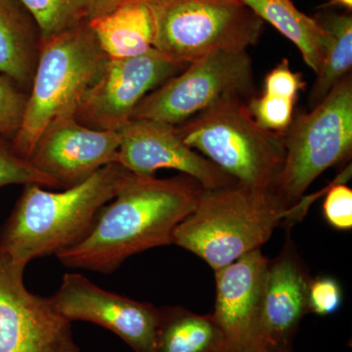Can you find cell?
Masks as SVG:
<instances>
[{
  "label": "cell",
  "mask_w": 352,
  "mask_h": 352,
  "mask_svg": "<svg viewBox=\"0 0 352 352\" xmlns=\"http://www.w3.org/2000/svg\"><path fill=\"white\" fill-rule=\"evenodd\" d=\"M203 187L186 175L133 177L99 210L76 244L56 254L72 270L112 274L127 258L173 244L176 226L193 212Z\"/></svg>",
  "instance_id": "obj_1"
},
{
  "label": "cell",
  "mask_w": 352,
  "mask_h": 352,
  "mask_svg": "<svg viewBox=\"0 0 352 352\" xmlns=\"http://www.w3.org/2000/svg\"><path fill=\"white\" fill-rule=\"evenodd\" d=\"M134 173L113 163L62 192L25 185L0 229V252L27 267L34 259L59 254L82 239L96 215Z\"/></svg>",
  "instance_id": "obj_2"
},
{
  "label": "cell",
  "mask_w": 352,
  "mask_h": 352,
  "mask_svg": "<svg viewBox=\"0 0 352 352\" xmlns=\"http://www.w3.org/2000/svg\"><path fill=\"white\" fill-rule=\"evenodd\" d=\"M296 214V205L289 207L273 189H204L193 212L173 231V244L215 271L261 249L278 226L295 223Z\"/></svg>",
  "instance_id": "obj_3"
},
{
  "label": "cell",
  "mask_w": 352,
  "mask_h": 352,
  "mask_svg": "<svg viewBox=\"0 0 352 352\" xmlns=\"http://www.w3.org/2000/svg\"><path fill=\"white\" fill-rule=\"evenodd\" d=\"M109 60L88 22L41 41L24 120L11 141L14 151L29 161L43 129L56 118L75 116Z\"/></svg>",
  "instance_id": "obj_4"
},
{
  "label": "cell",
  "mask_w": 352,
  "mask_h": 352,
  "mask_svg": "<svg viewBox=\"0 0 352 352\" xmlns=\"http://www.w3.org/2000/svg\"><path fill=\"white\" fill-rule=\"evenodd\" d=\"M247 101L227 99L179 126L185 144L198 150L243 186L273 189L283 168L284 133L258 126Z\"/></svg>",
  "instance_id": "obj_5"
},
{
  "label": "cell",
  "mask_w": 352,
  "mask_h": 352,
  "mask_svg": "<svg viewBox=\"0 0 352 352\" xmlns=\"http://www.w3.org/2000/svg\"><path fill=\"white\" fill-rule=\"evenodd\" d=\"M155 50L189 65L215 52L247 51L264 22L241 0H147Z\"/></svg>",
  "instance_id": "obj_6"
},
{
  "label": "cell",
  "mask_w": 352,
  "mask_h": 352,
  "mask_svg": "<svg viewBox=\"0 0 352 352\" xmlns=\"http://www.w3.org/2000/svg\"><path fill=\"white\" fill-rule=\"evenodd\" d=\"M285 161L273 190L294 207L308 187L352 152V80L347 75L327 96L294 118L284 132Z\"/></svg>",
  "instance_id": "obj_7"
},
{
  "label": "cell",
  "mask_w": 352,
  "mask_h": 352,
  "mask_svg": "<svg viewBox=\"0 0 352 352\" xmlns=\"http://www.w3.org/2000/svg\"><path fill=\"white\" fill-rule=\"evenodd\" d=\"M254 88L252 62L247 51L212 53L189 64L146 95L131 120L179 126L227 99L249 101Z\"/></svg>",
  "instance_id": "obj_8"
},
{
  "label": "cell",
  "mask_w": 352,
  "mask_h": 352,
  "mask_svg": "<svg viewBox=\"0 0 352 352\" xmlns=\"http://www.w3.org/2000/svg\"><path fill=\"white\" fill-rule=\"evenodd\" d=\"M25 270L0 252V352H80L72 322L25 288Z\"/></svg>",
  "instance_id": "obj_9"
},
{
  "label": "cell",
  "mask_w": 352,
  "mask_h": 352,
  "mask_svg": "<svg viewBox=\"0 0 352 352\" xmlns=\"http://www.w3.org/2000/svg\"><path fill=\"white\" fill-rule=\"evenodd\" d=\"M186 67L188 65L176 63L155 48L140 56L110 59L75 118L90 129L119 131L131 120L146 95Z\"/></svg>",
  "instance_id": "obj_10"
},
{
  "label": "cell",
  "mask_w": 352,
  "mask_h": 352,
  "mask_svg": "<svg viewBox=\"0 0 352 352\" xmlns=\"http://www.w3.org/2000/svg\"><path fill=\"white\" fill-rule=\"evenodd\" d=\"M53 307L69 322L83 321L107 329L134 352H154L159 307L100 288L78 273H67Z\"/></svg>",
  "instance_id": "obj_11"
},
{
  "label": "cell",
  "mask_w": 352,
  "mask_h": 352,
  "mask_svg": "<svg viewBox=\"0 0 352 352\" xmlns=\"http://www.w3.org/2000/svg\"><path fill=\"white\" fill-rule=\"evenodd\" d=\"M268 263L258 249L214 271L217 296L212 314L226 337V352H264Z\"/></svg>",
  "instance_id": "obj_12"
},
{
  "label": "cell",
  "mask_w": 352,
  "mask_h": 352,
  "mask_svg": "<svg viewBox=\"0 0 352 352\" xmlns=\"http://www.w3.org/2000/svg\"><path fill=\"white\" fill-rule=\"evenodd\" d=\"M119 133L118 163L135 175L154 176L162 168H173L194 178L206 190L239 184L185 144L175 126L153 120H131Z\"/></svg>",
  "instance_id": "obj_13"
},
{
  "label": "cell",
  "mask_w": 352,
  "mask_h": 352,
  "mask_svg": "<svg viewBox=\"0 0 352 352\" xmlns=\"http://www.w3.org/2000/svg\"><path fill=\"white\" fill-rule=\"evenodd\" d=\"M120 143L119 131H97L83 126L75 116H65L43 129L29 162L59 188H71L118 163Z\"/></svg>",
  "instance_id": "obj_14"
},
{
  "label": "cell",
  "mask_w": 352,
  "mask_h": 352,
  "mask_svg": "<svg viewBox=\"0 0 352 352\" xmlns=\"http://www.w3.org/2000/svg\"><path fill=\"white\" fill-rule=\"evenodd\" d=\"M312 278L288 236L279 256L268 263L263 315V351L291 346L305 315Z\"/></svg>",
  "instance_id": "obj_15"
},
{
  "label": "cell",
  "mask_w": 352,
  "mask_h": 352,
  "mask_svg": "<svg viewBox=\"0 0 352 352\" xmlns=\"http://www.w3.org/2000/svg\"><path fill=\"white\" fill-rule=\"evenodd\" d=\"M41 47L36 21L19 0H0V75L31 91Z\"/></svg>",
  "instance_id": "obj_16"
},
{
  "label": "cell",
  "mask_w": 352,
  "mask_h": 352,
  "mask_svg": "<svg viewBox=\"0 0 352 352\" xmlns=\"http://www.w3.org/2000/svg\"><path fill=\"white\" fill-rule=\"evenodd\" d=\"M88 24L109 59L140 56L154 48V23L147 0L127 2Z\"/></svg>",
  "instance_id": "obj_17"
},
{
  "label": "cell",
  "mask_w": 352,
  "mask_h": 352,
  "mask_svg": "<svg viewBox=\"0 0 352 352\" xmlns=\"http://www.w3.org/2000/svg\"><path fill=\"white\" fill-rule=\"evenodd\" d=\"M154 352H226V340L212 314L162 307Z\"/></svg>",
  "instance_id": "obj_18"
},
{
  "label": "cell",
  "mask_w": 352,
  "mask_h": 352,
  "mask_svg": "<svg viewBox=\"0 0 352 352\" xmlns=\"http://www.w3.org/2000/svg\"><path fill=\"white\" fill-rule=\"evenodd\" d=\"M263 22L270 23L289 39L315 74L320 71L325 51V32L318 21L296 8L292 0H241Z\"/></svg>",
  "instance_id": "obj_19"
},
{
  "label": "cell",
  "mask_w": 352,
  "mask_h": 352,
  "mask_svg": "<svg viewBox=\"0 0 352 352\" xmlns=\"http://www.w3.org/2000/svg\"><path fill=\"white\" fill-rule=\"evenodd\" d=\"M325 32V51L320 71L316 74L308 103L311 108L349 75L352 67V17L351 14L320 13L315 16Z\"/></svg>",
  "instance_id": "obj_20"
},
{
  "label": "cell",
  "mask_w": 352,
  "mask_h": 352,
  "mask_svg": "<svg viewBox=\"0 0 352 352\" xmlns=\"http://www.w3.org/2000/svg\"><path fill=\"white\" fill-rule=\"evenodd\" d=\"M36 21L41 41L69 31L91 18L90 0H19Z\"/></svg>",
  "instance_id": "obj_21"
},
{
  "label": "cell",
  "mask_w": 352,
  "mask_h": 352,
  "mask_svg": "<svg viewBox=\"0 0 352 352\" xmlns=\"http://www.w3.org/2000/svg\"><path fill=\"white\" fill-rule=\"evenodd\" d=\"M14 184H38L48 188H59L54 180L14 151L9 139L0 135V188Z\"/></svg>",
  "instance_id": "obj_22"
},
{
  "label": "cell",
  "mask_w": 352,
  "mask_h": 352,
  "mask_svg": "<svg viewBox=\"0 0 352 352\" xmlns=\"http://www.w3.org/2000/svg\"><path fill=\"white\" fill-rule=\"evenodd\" d=\"M296 102L264 94L252 96L247 106L256 124L264 129L284 133L293 122Z\"/></svg>",
  "instance_id": "obj_23"
},
{
  "label": "cell",
  "mask_w": 352,
  "mask_h": 352,
  "mask_svg": "<svg viewBox=\"0 0 352 352\" xmlns=\"http://www.w3.org/2000/svg\"><path fill=\"white\" fill-rule=\"evenodd\" d=\"M29 94L6 76L0 75V135L12 141L19 132Z\"/></svg>",
  "instance_id": "obj_24"
},
{
  "label": "cell",
  "mask_w": 352,
  "mask_h": 352,
  "mask_svg": "<svg viewBox=\"0 0 352 352\" xmlns=\"http://www.w3.org/2000/svg\"><path fill=\"white\" fill-rule=\"evenodd\" d=\"M324 217L328 223L339 230L352 228V190L342 182H335L326 191Z\"/></svg>",
  "instance_id": "obj_25"
},
{
  "label": "cell",
  "mask_w": 352,
  "mask_h": 352,
  "mask_svg": "<svg viewBox=\"0 0 352 352\" xmlns=\"http://www.w3.org/2000/svg\"><path fill=\"white\" fill-rule=\"evenodd\" d=\"M342 303V291L337 280L332 277L311 279L308 291L310 314L327 316L336 314Z\"/></svg>",
  "instance_id": "obj_26"
},
{
  "label": "cell",
  "mask_w": 352,
  "mask_h": 352,
  "mask_svg": "<svg viewBox=\"0 0 352 352\" xmlns=\"http://www.w3.org/2000/svg\"><path fill=\"white\" fill-rule=\"evenodd\" d=\"M305 87L302 74L292 71L288 59H283L266 76L263 92L296 102L298 92Z\"/></svg>",
  "instance_id": "obj_27"
},
{
  "label": "cell",
  "mask_w": 352,
  "mask_h": 352,
  "mask_svg": "<svg viewBox=\"0 0 352 352\" xmlns=\"http://www.w3.org/2000/svg\"><path fill=\"white\" fill-rule=\"evenodd\" d=\"M91 1V18L98 17L112 11L122 4L135 0H90Z\"/></svg>",
  "instance_id": "obj_28"
},
{
  "label": "cell",
  "mask_w": 352,
  "mask_h": 352,
  "mask_svg": "<svg viewBox=\"0 0 352 352\" xmlns=\"http://www.w3.org/2000/svg\"><path fill=\"white\" fill-rule=\"evenodd\" d=\"M326 7L329 6H339L344 7L347 10H351L352 9V0H331L329 3L324 6Z\"/></svg>",
  "instance_id": "obj_29"
},
{
  "label": "cell",
  "mask_w": 352,
  "mask_h": 352,
  "mask_svg": "<svg viewBox=\"0 0 352 352\" xmlns=\"http://www.w3.org/2000/svg\"><path fill=\"white\" fill-rule=\"evenodd\" d=\"M270 352H296V351H295V349H294L293 344H291V346L279 347V349H274V351H272Z\"/></svg>",
  "instance_id": "obj_30"
}]
</instances>
